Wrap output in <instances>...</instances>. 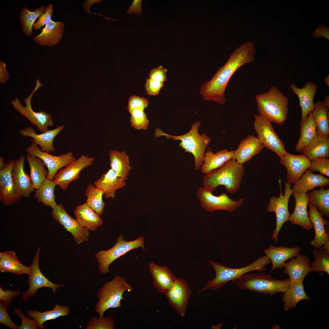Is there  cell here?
<instances>
[{
  "label": "cell",
  "instance_id": "cell-62",
  "mask_svg": "<svg viewBox=\"0 0 329 329\" xmlns=\"http://www.w3.org/2000/svg\"><path fill=\"white\" fill-rule=\"evenodd\" d=\"M7 164L4 162V158L1 156H0V169L4 168L6 165Z\"/></svg>",
  "mask_w": 329,
  "mask_h": 329
},
{
  "label": "cell",
  "instance_id": "cell-53",
  "mask_svg": "<svg viewBox=\"0 0 329 329\" xmlns=\"http://www.w3.org/2000/svg\"><path fill=\"white\" fill-rule=\"evenodd\" d=\"M46 8L45 13L38 18L37 21L34 24L33 28L34 30L40 29L44 26H45L52 20L51 18L53 13L52 4L47 5Z\"/></svg>",
  "mask_w": 329,
  "mask_h": 329
},
{
  "label": "cell",
  "instance_id": "cell-1",
  "mask_svg": "<svg viewBox=\"0 0 329 329\" xmlns=\"http://www.w3.org/2000/svg\"><path fill=\"white\" fill-rule=\"evenodd\" d=\"M255 54L254 45L251 41L242 44L235 50L225 64L218 69L209 81L201 85L200 93L203 99L219 105L225 104V90L231 77L241 66L253 62Z\"/></svg>",
  "mask_w": 329,
  "mask_h": 329
},
{
  "label": "cell",
  "instance_id": "cell-37",
  "mask_svg": "<svg viewBox=\"0 0 329 329\" xmlns=\"http://www.w3.org/2000/svg\"><path fill=\"white\" fill-rule=\"evenodd\" d=\"M310 160L329 157V136L317 134L301 152Z\"/></svg>",
  "mask_w": 329,
  "mask_h": 329
},
{
  "label": "cell",
  "instance_id": "cell-61",
  "mask_svg": "<svg viewBox=\"0 0 329 329\" xmlns=\"http://www.w3.org/2000/svg\"><path fill=\"white\" fill-rule=\"evenodd\" d=\"M323 246H321L318 249L325 250L329 252V240L327 241Z\"/></svg>",
  "mask_w": 329,
  "mask_h": 329
},
{
  "label": "cell",
  "instance_id": "cell-41",
  "mask_svg": "<svg viewBox=\"0 0 329 329\" xmlns=\"http://www.w3.org/2000/svg\"><path fill=\"white\" fill-rule=\"evenodd\" d=\"M26 158L30 166V176L33 187L37 189L47 178L48 171L45 169L43 161L39 158L27 154Z\"/></svg>",
  "mask_w": 329,
  "mask_h": 329
},
{
  "label": "cell",
  "instance_id": "cell-18",
  "mask_svg": "<svg viewBox=\"0 0 329 329\" xmlns=\"http://www.w3.org/2000/svg\"><path fill=\"white\" fill-rule=\"evenodd\" d=\"M15 161L9 160L4 168L0 169V200L7 206L17 202L21 197L17 192L12 178Z\"/></svg>",
  "mask_w": 329,
  "mask_h": 329
},
{
  "label": "cell",
  "instance_id": "cell-21",
  "mask_svg": "<svg viewBox=\"0 0 329 329\" xmlns=\"http://www.w3.org/2000/svg\"><path fill=\"white\" fill-rule=\"evenodd\" d=\"M308 205V215L315 232V237L310 242V245L317 249L329 240V232H327L325 229V227L329 229V222L324 218L322 214L315 207L311 204Z\"/></svg>",
  "mask_w": 329,
  "mask_h": 329
},
{
  "label": "cell",
  "instance_id": "cell-26",
  "mask_svg": "<svg viewBox=\"0 0 329 329\" xmlns=\"http://www.w3.org/2000/svg\"><path fill=\"white\" fill-rule=\"evenodd\" d=\"M152 276L153 284L160 293L165 294L172 286L176 278L166 266H160L154 262L148 266Z\"/></svg>",
  "mask_w": 329,
  "mask_h": 329
},
{
  "label": "cell",
  "instance_id": "cell-34",
  "mask_svg": "<svg viewBox=\"0 0 329 329\" xmlns=\"http://www.w3.org/2000/svg\"><path fill=\"white\" fill-rule=\"evenodd\" d=\"M0 270L2 273L9 272L16 275H28L30 271L29 267L19 262L13 251L0 253Z\"/></svg>",
  "mask_w": 329,
  "mask_h": 329
},
{
  "label": "cell",
  "instance_id": "cell-33",
  "mask_svg": "<svg viewBox=\"0 0 329 329\" xmlns=\"http://www.w3.org/2000/svg\"><path fill=\"white\" fill-rule=\"evenodd\" d=\"M329 179L320 174H316L307 169L294 184L292 189L299 193H306L318 186H328Z\"/></svg>",
  "mask_w": 329,
  "mask_h": 329
},
{
  "label": "cell",
  "instance_id": "cell-5",
  "mask_svg": "<svg viewBox=\"0 0 329 329\" xmlns=\"http://www.w3.org/2000/svg\"><path fill=\"white\" fill-rule=\"evenodd\" d=\"M209 262L216 273L215 277L209 280L201 289L204 291L209 289L217 290L230 281L235 282L243 274L253 271H263L266 266L271 263L266 256H260L248 265L240 268H231L211 260Z\"/></svg>",
  "mask_w": 329,
  "mask_h": 329
},
{
  "label": "cell",
  "instance_id": "cell-46",
  "mask_svg": "<svg viewBox=\"0 0 329 329\" xmlns=\"http://www.w3.org/2000/svg\"><path fill=\"white\" fill-rule=\"evenodd\" d=\"M312 252L315 260L311 264L312 271H317L320 275L323 272L329 274V252L320 249H313Z\"/></svg>",
  "mask_w": 329,
  "mask_h": 329
},
{
  "label": "cell",
  "instance_id": "cell-55",
  "mask_svg": "<svg viewBox=\"0 0 329 329\" xmlns=\"http://www.w3.org/2000/svg\"><path fill=\"white\" fill-rule=\"evenodd\" d=\"M167 69L160 65L151 70L149 74V78L164 83L166 80Z\"/></svg>",
  "mask_w": 329,
  "mask_h": 329
},
{
  "label": "cell",
  "instance_id": "cell-25",
  "mask_svg": "<svg viewBox=\"0 0 329 329\" xmlns=\"http://www.w3.org/2000/svg\"><path fill=\"white\" fill-rule=\"evenodd\" d=\"M264 147L257 137L249 135L239 142L237 149L234 150L232 158L243 164L259 153Z\"/></svg>",
  "mask_w": 329,
  "mask_h": 329
},
{
  "label": "cell",
  "instance_id": "cell-48",
  "mask_svg": "<svg viewBox=\"0 0 329 329\" xmlns=\"http://www.w3.org/2000/svg\"><path fill=\"white\" fill-rule=\"evenodd\" d=\"M115 328V321L111 316L104 317L99 316L98 318L96 317H91L87 324L86 329H114Z\"/></svg>",
  "mask_w": 329,
  "mask_h": 329
},
{
  "label": "cell",
  "instance_id": "cell-2",
  "mask_svg": "<svg viewBox=\"0 0 329 329\" xmlns=\"http://www.w3.org/2000/svg\"><path fill=\"white\" fill-rule=\"evenodd\" d=\"M245 172L243 165L232 158L222 167L205 175L203 186L212 192L219 186H223L228 193H235L240 188Z\"/></svg>",
  "mask_w": 329,
  "mask_h": 329
},
{
  "label": "cell",
  "instance_id": "cell-31",
  "mask_svg": "<svg viewBox=\"0 0 329 329\" xmlns=\"http://www.w3.org/2000/svg\"><path fill=\"white\" fill-rule=\"evenodd\" d=\"M234 152V150L228 151L225 148L214 153L208 148L205 153L203 161L200 167L202 173L206 175L222 167L232 158Z\"/></svg>",
  "mask_w": 329,
  "mask_h": 329
},
{
  "label": "cell",
  "instance_id": "cell-49",
  "mask_svg": "<svg viewBox=\"0 0 329 329\" xmlns=\"http://www.w3.org/2000/svg\"><path fill=\"white\" fill-rule=\"evenodd\" d=\"M312 172L317 171L329 177V159L328 158H319L311 160L310 164L307 169Z\"/></svg>",
  "mask_w": 329,
  "mask_h": 329
},
{
  "label": "cell",
  "instance_id": "cell-45",
  "mask_svg": "<svg viewBox=\"0 0 329 329\" xmlns=\"http://www.w3.org/2000/svg\"><path fill=\"white\" fill-rule=\"evenodd\" d=\"M85 194L87 197L85 203L101 216L104 211L105 205L102 199L103 190L90 183L87 186Z\"/></svg>",
  "mask_w": 329,
  "mask_h": 329
},
{
  "label": "cell",
  "instance_id": "cell-11",
  "mask_svg": "<svg viewBox=\"0 0 329 329\" xmlns=\"http://www.w3.org/2000/svg\"><path fill=\"white\" fill-rule=\"evenodd\" d=\"M203 186L197 188L196 196L200 206L206 211L213 212L217 210H224L233 212L243 203L244 200L241 198L234 200L225 193L217 196Z\"/></svg>",
  "mask_w": 329,
  "mask_h": 329
},
{
  "label": "cell",
  "instance_id": "cell-14",
  "mask_svg": "<svg viewBox=\"0 0 329 329\" xmlns=\"http://www.w3.org/2000/svg\"><path fill=\"white\" fill-rule=\"evenodd\" d=\"M40 250L41 248L39 247L32 263L29 267L30 271L28 274L29 287L27 291L23 293L21 298L26 303L30 297L36 295L37 290L41 288H50L55 293L58 288L65 285L64 284H56L53 283L42 273L39 267Z\"/></svg>",
  "mask_w": 329,
  "mask_h": 329
},
{
  "label": "cell",
  "instance_id": "cell-9",
  "mask_svg": "<svg viewBox=\"0 0 329 329\" xmlns=\"http://www.w3.org/2000/svg\"><path fill=\"white\" fill-rule=\"evenodd\" d=\"M39 79L36 81V86L31 94L23 100L26 106H23L17 97L12 100L11 103L13 108L26 117L31 124L36 126L38 130L43 133L48 130L49 126L53 127L54 123L51 115L44 111H34L31 105V100L34 93L42 85Z\"/></svg>",
  "mask_w": 329,
  "mask_h": 329
},
{
  "label": "cell",
  "instance_id": "cell-20",
  "mask_svg": "<svg viewBox=\"0 0 329 329\" xmlns=\"http://www.w3.org/2000/svg\"><path fill=\"white\" fill-rule=\"evenodd\" d=\"M65 127L64 125H62L54 129L48 130L41 134H37L34 128L29 126L20 129L19 133L23 136L30 137L33 139H30V140L39 146L41 151L53 153L56 150L53 145L54 140Z\"/></svg>",
  "mask_w": 329,
  "mask_h": 329
},
{
  "label": "cell",
  "instance_id": "cell-15",
  "mask_svg": "<svg viewBox=\"0 0 329 329\" xmlns=\"http://www.w3.org/2000/svg\"><path fill=\"white\" fill-rule=\"evenodd\" d=\"M51 214L54 220L71 233L76 243L80 244L89 240L88 230L81 226L76 219L71 217L62 204H57L52 208Z\"/></svg>",
  "mask_w": 329,
  "mask_h": 329
},
{
  "label": "cell",
  "instance_id": "cell-43",
  "mask_svg": "<svg viewBox=\"0 0 329 329\" xmlns=\"http://www.w3.org/2000/svg\"><path fill=\"white\" fill-rule=\"evenodd\" d=\"M308 205L311 204L325 217L329 218V189L321 187L319 189H313L308 193Z\"/></svg>",
  "mask_w": 329,
  "mask_h": 329
},
{
  "label": "cell",
  "instance_id": "cell-4",
  "mask_svg": "<svg viewBox=\"0 0 329 329\" xmlns=\"http://www.w3.org/2000/svg\"><path fill=\"white\" fill-rule=\"evenodd\" d=\"M202 122H195L187 133L179 136H174L163 132L160 128H156L154 136L156 138L164 136L168 140L172 138L174 141L180 140L179 146L184 150L185 152L192 154L194 159V167L196 170L200 168L203 161L206 149L209 145L211 138L204 133H199V128Z\"/></svg>",
  "mask_w": 329,
  "mask_h": 329
},
{
  "label": "cell",
  "instance_id": "cell-6",
  "mask_svg": "<svg viewBox=\"0 0 329 329\" xmlns=\"http://www.w3.org/2000/svg\"><path fill=\"white\" fill-rule=\"evenodd\" d=\"M237 287L242 290H246L256 292L268 294L272 296L278 293H284L290 288V278L284 280L273 278L268 274L245 273L235 282Z\"/></svg>",
  "mask_w": 329,
  "mask_h": 329
},
{
  "label": "cell",
  "instance_id": "cell-39",
  "mask_svg": "<svg viewBox=\"0 0 329 329\" xmlns=\"http://www.w3.org/2000/svg\"><path fill=\"white\" fill-rule=\"evenodd\" d=\"M70 313V309L68 306L56 304L52 310L43 312L37 310H28L27 315L36 321L38 327L41 329L45 328L44 323L48 320H55L61 316H67Z\"/></svg>",
  "mask_w": 329,
  "mask_h": 329
},
{
  "label": "cell",
  "instance_id": "cell-57",
  "mask_svg": "<svg viewBox=\"0 0 329 329\" xmlns=\"http://www.w3.org/2000/svg\"><path fill=\"white\" fill-rule=\"evenodd\" d=\"M312 34L313 38L317 39L321 36L329 40V28L327 26L320 24Z\"/></svg>",
  "mask_w": 329,
  "mask_h": 329
},
{
  "label": "cell",
  "instance_id": "cell-47",
  "mask_svg": "<svg viewBox=\"0 0 329 329\" xmlns=\"http://www.w3.org/2000/svg\"><path fill=\"white\" fill-rule=\"evenodd\" d=\"M130 113L131 127L137 130H146L148 128L149 120L144 110L135 109L132 110Z\"/></svg>",
  "mask_w": 329,
  "mask_h": 329
},
{
  "label": "cell",
  "instance_id": "cell-7",
  "mask_svg": "<svg viewBox=\"0 0 329 329\" xmlns=\"http://www.w3.org/2000/svg\"><path fill=\"white\" fill-rule=\"evenodd\" d=\"M133 289L123 277L119 275L115 276L111 281L105 282L98 290V301L95 306L96 312L99 316H103L108 309L120 307L121 302L124 299V292H131Z\"/></svg>",
  "mask_w": 329,
  "mask_h": 329
},
{
  "label": "cell",
  "instance_id": "cell-13",
  "mask_svg": "<svg viewBox=\"0 0 329 329\" xmlns=\"http://www.w3.org/2000/svg\"><path fill=\"white\" fill-rule=\"evenodd\" d=\"M28 154L41 159L48 168L47 178L53 180L55 175L61 168L69 165L76 159L73 152L69 151L58 156H54L40 150L37 144L32 142L25 149Z\"/></svg>",
  "mask_w": 329,
  "mask_h": 329
},
{
  "label": "cell",
  "instance_id": "cell-52",
  "mask_svg": "<svg viewBox=\"0 0 329 329\" xmlns=\"http://www.w3.org/2000/svg\"><path fill=\"white\" fill-rule=\"evenodd\" d=\"M14 313L20 319L22 324L18 327L19 329H36L38 327L35 320H32L27 317L21 310L16 307L14 310Z\"/></svg>",
  "mask_w": 329,
  "mask_h": 329
},
{
  "label": "cell",
  "instance_id": "cell-28",
  "mask_svg": "<svg viewBox=\"0 0 329 329\" xmlns=\"http://www.w3.org/2000/svg\"><path fill=\"white\" fill-rule=\"evenodd\" d=\"M64 32L62 21L55 22L51 20L41 32L33 38L39 45L50 47L58 44L62 39Z\"/></svg>",
  "mask_w": 329,
  "mask_h": 329
},
{
  "label": "cell",
  "instance_id": "cell-38",
  "mask_svg": "<svg viewBox=\"0 0 329 329\" xmlns=\"http://www.w3.org/2000/svg\"><path fill=\"white\" fill-rule=\"evenodd\" d=\"M109 157L111 168L123 179L127 180L131 167L129 156L126 152L112 150L109 153Z\"/></svg>",
  "mask_w": 329,
  "mask_h": 329
},
{
  "label": "cell",
  "instance_id": "cell-8",
  "mask_svg": "<svg viewBox=\"0 0 329 329\" xmlns=\"http://www.w3.org/2000/svg\"><path fill=\"white\" fill-rule=\"evenodd\" d=\"M144 238L140 237L135 240L126 241L122 235L117 238V242L111 248L107 250H101L94 255L98 264V269L102 274L110 271L109 266L115 260L125 255L129 251L141 247L145 249L144 246Z\"/></svg>",
  "mask_w": 329,
  "mask_h": 329
},
{
  "label": "cell",
  "instance_id": "cell-54",
  "mask_svg": "<svg viewBox=\"0 0 329 329\" xmlns=\"http://www.w3.org/2000/svg\"><path fill=\"white\" fill-rule=\"evenodd\" d=\"M164 86L163 83L147 78L145 85V90L149 95H158L161 89Z\"/></svg>",
  "mask_w": 329,
  "mask_h": 329
},
{
  "label": "cell",
  "instance_id": "cell-40",
  "mask_svg": "<svg viewBox=\"0 0 329 329\" xmlns=\"http://www.w3.org/2000/svg\"><path fill=\"white\" fill-rule=\"evenodd\" d=\"M46 7L41 6L34 11L29 10L26 6H23L20 13L19 20L22 26V31L27 37H30L34 32L32 29L34 22L45 12Z\"/></svg>",
  "mask_w": 329,
  "mask_h": 329
},
{
  "label": "cell",
  "instance_id": "cell-19",
  "mask_svg": "<svg viewBox=\"0 0 329 329\" xmlns=\"http://www.w3.org/2000/svg\"><path fill=\"white\" fill-rule=\"evenodd\" d=\"M280 162L287 170V182L294 184L310 167L311 160L304 154L295 155L287 153L280 158Z\"/></svg>",
  "mask_w": 329,
  "mask_h": 329
},
{
  "label": "cell",
  "instance_id": "cell-42",
  "mask_svg": "<svg viewBox=\"0 0 329 329\" xmlns=\"http://www.w3.org/2000/svg\"><path fill=\"white\" fill-rule=\"evenodd\" d=\"M329 109L322 101L314 103L311 113L318 134L329 135Z\"/></svg>",
  "mask_w": 329,
  "mask_h": 329
},
{
  "label": "cell",
  "instance_id": "cell-30",
  "mask_svg": "<svg viewBox=\"0 0 329 329\" xmlns=\"http://www.w3.org/2000/svg\"><path fill=\"white\" fill-rule=\"evenodd\" d=\"M94 186L102 190L105 198L115 197L116 191L126 185L125 180L110 168L103 173L94 183Z\"/></svg>",
  "mask_w": 329,
  "mask_h": 329
},
{
  "label": "cell",
  "instance_id": "cell-32",
  "mask_svg": "<svg viewBox=\"0 0 329 329\" xmlns=\"http://www.w3.org/2000/svg\"><path fill=\"white\" fill-rule=\"evenodd\" d=\"M74 214L79 224L88 230L95 231L103 225L100 216L85 203L76 207Z\"/></svg>",
  "mask_w": 329,
  "mask_h": 329
},
{
  "label": "cell",
  "instance_id": "cell-63",
  "mask_svg": "<svg viewBox=\"0 0 329 329\" xmlns=\"http://www.w3.org/2000/svg\"><path fill=\"white\" fill-rule=\"evenodd\" d=\"M328 75L326 78L324 79V82L329 87V76Z\"/></svg>",
  "mask_w": 329,
  "mask_h": 329
},
{
  "label": "cell",
  "instance_id": "cell-16",
  "mask_svg": "<svg viewBox=\"0 0 329 329\" xmlns=\"http://www.w3.org/2000/svg\"><path fill=\"white\" fill-rule=\"evenodd\" d=\"M94 158L82 154L65 168H62L55 175L53 180L64 190L68 188L69 184L80 178L81 171L91 166Z\"/></svg>",
  "mask_w": 329,
  "mask_h": 329
},
{
  "label": "cell",
  "instance_id": "cell-51",
  "mask_svg": "<svg viewBox=\"0 0 329 329\" xmlns=\"http://www.w3.org/2000/svg\"><path fill=\"white\" fill-rule=\"evenodd\" d=\"M9 305L6 302L0 301V323L12 329H18L16 325L10 317L7 310Z\"/></svg>",
  "mask_w": 329,
  "mask_h": 329
},
{
  "label": "cell",
  "instance_id": "cell-56",
  "mask_svg": "<svg viewBox=\"0 0 329 329\" xmlns=\"http://www.w3.org/2000/svg\"><path fill=\"white\" fill-rule=\"evenodd\" d=\"M20 294L18 290H11L9 289H3L0 287V301L9 304L13 299Z\"/></svg>",
  "mask_w": 329,
  "mask_h": 329
},
{
  "label": "cell",
  "instance_id": "cell-36",
  "mask_svg": "<svg viewBox=\"0 0 329 329\" xmlns=\"http://www.w3.org/2000/svg\"><path fill=\"white\" fill-rule=\"evenodd\" d=\"M300 126V137L295 147V151L299 152H301L317 134L311 112L301 121Z\"/></svg>",
  "mask_w": 329,
  "mask_h": 329
},
{
  "label": "cell",
  "instance_id": "cell-23",
  "mask_svg": "<svg viewBox=\"0 0 329 329\" xmlns=\"http://www.w3.org/2000/svg\"><path fill=\"white\" fill-rule=\"evenodd\" d=\"M310 262L307 256L299 253L295 258L292 257L285 262L283 273L288 275L292 283L302 282L306 276L312 271Z\"/></svg>",
  "mask_w": 329,
  "mask_h": 329
},
{
  "label": "cell",
  "instance_id": "cell-44",
  "mask_svg": "<svg viewBox=\"0 0 329 329\" xmlns=\"http://www.w3.org/2000/svg\"><path fill=\"white\" fill-rule=\"evenodd\" d=\"M56 185L53 180L47 178L41 186L35 191L34 196L37 202L52 209L56 207L57 204L55 201L54 191Z\"/></svg>",
  "mask_w": 329,
  "mask_h": 329
},
{
  "label": "cell",
  "instance_id": "cell-58",
  "mask_svg": "<svg viewBox=\"0 0 329 329\" xmlns=\"http://www.w3.org/2000/svg\"><path fill=\"white\" fill-rule=\"evenodd\" d=\"M132 3L126 11L129 14H133L138 15L142 14L141 7V0H134L132 1Z\"/></svg>",
  "mask_w": 329,
  "mask_h": 329
},
{
  "label": "cell",
  "instance_id": "cell-29",
  "mask_svg": "<svg viewBox=\"0 0 329 329\" xmlns=\"http://www.w3.org/2000/svg\"><path fill=\"white\" fill-rule=\"evenodd\" d=\"M301 250V249L297 246L288 248L270 245L264 250V253L272 263V267L270 272L277 269H282L286 260L293 257H296Z\"/></svg>",
  "mask_w": 329,
  "mask_h": 329
},
{
  "label": "cell",
  "instance_id": "cell-12",
  "mask_svg": "<svg viewBox=\"0 0 329 329\" xmlns=\"http://www.w3.org/2000/svg\"><path fill=\"white\" fill-rule=\"evenodd\" d=\"M254 128L257 138L267 149L280 158L287 152L282 140L275 132L271 122L259 114L254 115Z\"/></svg>",
  "mask_w": 329,
  "mask_h": 329
},
{
  "label": "cell",
  "instance_id": "cell-27",
  "mask_svg": "<svg viewBox=\"0 0 329 329\" xmlns=\"http://www.w3.org/2000/svg\"><path fill=\"white\" fill-rule=\"evenodd\" d=\"M25 160V156L21 155L18 159L15 161L12 176L19 194L21 196L28 197L34 189L30 176L24 170Z\"/></svg>",
  "mask_w": 329,
  "mask_h": 329
},
{
  "label": "cell",
  "instance_id": "cell-59",
  "mask_svg": "<svg viewBox=\"0 0 329 329\" xmlns=\"http://www.w3.org/2000/svg\"><path fill=\"white\" fill-rule=\"evenodd\" d=\"M9 75L6 69V65L0 60V82L4 84L9 79Z\"/></svg>",
  "mask_w": 329,
  "mask_h": 329
},
{
  "label": "cell",
  "instance_id": "cell-17",
  "mask_svg": "<svg viewBox=\"0 0 329 329\" xmlns=\"http://www.w3.org/2000/svg\"><path fill=\"white\" fill-rule=\"evenodd\" d=\"M192 292L184 279L176 278L171 288L165 294L169 305L182 317L186 314L190 295Z\"/></svg>",
  "mask_w": 329,
  "mask_h": 329
},
{
  "label": "cell",
  "instance_id": "cell-3",
  "mask_svg": "<svg viewBox=\"0 0 329 329\" xmlns=\"http://www.w3.org/2000/svg\"><path fill=\"white\" fill-rule=\"evenodd\" d=\"M259 115L270 122L282 126L287 120L289 99L277 87L255 97Z\"/></svg>",
  "mask_w": 329,
  "mask_h": 329
},
{
  "label": "cell",
  "instance_id": "cell-60",
  "mask_svg": "<svg viewBox=\"0 0 329 329\" xmlns=\"http://www.w3.org/2000/svg\"><path fill=\"white\" fill-rule=\"evenodd\" d=\"M322 103L327 107L329 108V96L326 95L324 97V100L322 101Z\"/></svg>",
  "mask_w": 329,
  "mask_h": 329
},
{
  "label": "cell",
  "instance_id": "cell-10",
  "mask_svg": "<svg viewBox=\"0 0 329 329\" xmlns=\"http://www.w3.org/2000/svg\"><path fill=\"white\" fill-rule=\"evenodd\" d=\"M280 189V194L278 197L275 196L271 197L266 208L267 210L270 213L274 212L276 216V226L274 230L271 239H274L276 243L277 241L278 236L283 225L288 221L291 215L288 210L289 199L293 190L291 189V185L285 181V182L284 194L282 192L281 180L278 179Z\"/></svg>",
  "mask_w": 329,
  "mask_h": 329
},
{
  "label": "cell",
  "instance_id": "cell-50",
  "mask_svg": "<svg viewBox=\"0 0 329 329\" xmlns=\"http://www.w3.org/2000/svg\"><path fill=\"white\" fill-rule=\"evenodd\" d=\"M149 104V101L143 97L136 95L130 96L129 98L127 109L130 113L133 110L138 109L144 110Z\"/></svg>",
  "mask_w": 329,
  "mask_h": 329
},
{
  "label": "cell",
  "instance_id": "cell-22",
  "mask_svg": "<svg viewBox=\"0 0 329 329\" xmlns=\"http://www.w3.org/2000/svg\"><path fill=\"white\" fill-rule=\"evenodd\" d=\"M292 194L295 199V206L288 221L293 225L300 226L304 230L311 229L313 227L309 218L307 209L309 200L308 193L293 191Z\"/></svg>",
  "mask_w": 329,
  "mask_h": 329
},
{
  "label": "cell",
  "instance_id": "cell-35",
  "mask_svg": "<svg viewBox=\"0 0 329 329\" xmlns=\"http://www.w3.org/2000/svg\"><path fill=\"white\" fill-rule=\"evenodd\" d=\"M283 294L282 299L284 303L283 308L286 312L295 308L302 300H311L305 293L302 282L291 283L288 289Z\"/></svg>",
  "mask_w": 329,
  "mask_h": 329
},
{
  "label": "cell",
  "instance_id": "cell-24",
  "mask_svg": "<svg viewBox=\"0 0 329 329\" xmlns=\"http://www.w3.org/2000/svg\"><path fill=\"white\" fill-rule=\"evenodd\" d=\"M290 87L292 92L298 97L299 105L301 109V120H304L313 108V100L317 90L318 86L314 82L310 81L305 83L302 88H299L294 84H291Z\"/></svg>",
  "mask_w": 329,
  "mask_h": 329
}]
</instances>
